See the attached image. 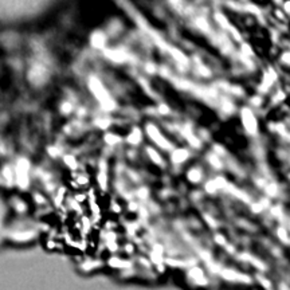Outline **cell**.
Listing matches in <instances>:
<instances>
[{"label":"cell","mask_w":290,"mask_h":290,"mask_svg":"<svg viewBox=\"0 0 290 290\" xmlns=\"http://www.w3.org/2000/svg\"><path fill=\"white\" fill-rule=\"evenodd\" d=\"M89 89L90 92L94 94L97 101L100 102L101 106L104 107L105 111H112L114 109V101L112 100V97L107 93L106 87L102 85L97 77H90L89 78Z\"/></svg>","instance_id":"1"},{"label":"cell","mask_w":290,"mask_h":290,"mask_svg":"<svg viewBox=\"0 0 290 290\" xmlns=\"http://www.w3.org/2000/svg\"><path fill=\"white\" fill-rule=\"evenodd\" d=\"M28 161L26 159H21L17 161L16 168H15V177H16V184L21 188H26L28 186Z\"/></svg>","instance_id":"2"},{"label":"cell","mask_w":290,"mask_h":290,"mask_svg":"<svg viewBox=\"0 0 290 290\" xmlns=\"http://www.w3.org/2000/svg\"><path fill=\"white\" fill-rule=\"evenodd\" d=\"M147 133H148L149 138L155 142L159 148L161 149H169L171 148V144L167 141V138H164V136L160 133L159 128L153 124H147Z\"/></svg>","instance_id":"3"},{"label":"cell","mask_w":290,"mask_h":290,"mask_svg":"<svg viewBox=\"0 0 290 290\" xmlns=\"http://www.w3.org/2000/svg\"><path fill=\"white\" fill-rule=\"evenodd\" d=\"M187 157H188V151L186 149H176L173 151L172 153V161L176 164V162H183L186 161Z\"/></svg>","instance_id":"4"},{"label":"cell","mask_w":290,"mask_h":290,"mask_svg":"<svg viewBox=\"0 0 290 290\" xmlns=\"http://www.w3.org/2000/svg\"><path fill=\"white\" fill-rule=\"evenodd\" d=\"M128 141L131 144H138V142L141 141V132H140V129L135 128L132 131L131 135L128 136Z\"/></svg>","instance_id":"5"},{"label":"cell","mask_w":290,"mask_h":290,"mask_svg":"<svg viewBox=\"0 0 290 290\" xmlns=\"http://www.w3.org/2000/svg\"><path fill=\"white\" fill-rule=\"evenodd\" d=\"M148 153H149V156H151V159L153 160V162H156V164H159V166H161L162 160H161V157H160L159 153L155 152V151H153V149H151V148L148 149Z\"/></svg>","instance_id":"6"},{"label":"cell","mask_w":290,"mask_h":290,"mask_svg":"<svg viewBox=\"0 0 290 290\" xmlns=\"http://www.w3.org/2000/svg\"><path fill=\"white\" fill-rule=\"evenodd\" d=\"M188 177H190L192 182H197V180H201V172H199L197 169H192V171L188 173Z\"/></svg>","instance_id":"7"},{"label":"cell","mask_w":290,"mask_h":290,"mask_svg":"<svg viewBox=\"0 0 290 290\" xmlns=\"http://www.w3.org/2000/svg\"><path fill=\"white\" fill-rule=\"evenodd\" d=\"M105 140H106V142H109V144H116V142L120 141V137L116 135H106L105 136Z\"/></svg>","instance_id":"8"},{"label":"cell","mask_w":290,"mask_h":290,"mask_svg":"<svg viewBox=\"0 0 290 290\" xmlns=\"http://www.w3.org/2000/svg\"><path fill=\"white\" fill-rule=\"evenodd\" d=\"M65 162L71 168H76V160L72 156H65Z\"/></svg>","instance_id":"9"},{"label":"cell","mask_w":290,"mask_h":290,"mask_svg":"<svg viewBox=\"0 0 290 290\" xmlns=\"http://www.w3.org/2000/svg\"><path fill=\"white\" fill-rule=\"evenodd\" d=\"M62 112L63 113H67V112L71 111V104H69V102H65V104L62 105Z\"/></svg>","instance_id":"10"}]
</instances>
